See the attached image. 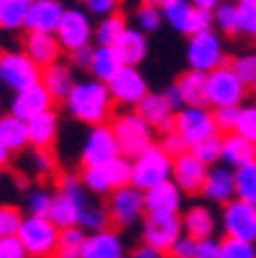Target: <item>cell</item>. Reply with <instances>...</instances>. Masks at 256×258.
Returning <instances> with one entry per match:
<instances>
[{"label":"cell","mask_w":256,"mask_h":258,"mask_svg":"<svg viewBox=\"0 0 256 258\" xmlns=\"http://www.w3.org/2000/svg\"><path fill=\"white\" fill-rule=\"evenodd\" d=\"M233 133H238V136H243L246 141L256 143V102H251V105L243 102V105L238 107Z\"/></svg>","instance_id":"cell-43"},{"label":"cell","mask_w":256,"mask_h":258,"mask_svg":"<svg viewBox=\"0 0 256 258\" xmlns=\"http://www.w3.org/2000/svg\"><path fill=\"white\" fill-rule=\"evenodd\" d=\"M0 54H3V51H0Z\"/></svg>","instance_id":"cell-64"},{"label":"cell","mask_w":256,"mask_h":258,"mask_svg":"<svg viewBox=\"0 0 256 258\" xmlns=\"http://www.w3.org/2000/svg\"><path fill=\"white\" fill-rule=\"evenodd\" d=\"M23 54L39 69H46V67L62 61L64 51H62L54 33H31V31H26L23 33Z\"/></svg>","instance_id":"cell-21"},{"label":"cell","mask_w":256,"mask_h":258,"mask_svg":"<svg viewBox=\"0 0 256 258\" xmlns=\"http://www.w3.org/2000/svg\"><path fill=\"white\" fill-rule=\"evenodd\" d=\"M105 207H108V215H111V228H116V230L133 228L146 215L143 212V192H138L131 184L113 189L108 195Z\"/></svg>","instance_id":"cell-10"},{"label":"cell","mask_w":256,"mask_h":258,"mask_svg":"<svg viewBox=\"0 0 256 258\" xmlns=\"http://www.w3.org/2000/svg\"><path fill=\"white\" fill-rule=\"evenodd\" d=\"M221 149H223V136L218 133V136H210V138L195 143L190 151H192L195 159H200L205 166H215V164H221Z\"/></svg>","instance_id":"cell-39"},{"label":"cell","mask_w":256,"mask_h":258,"mask_svg":"<svg viewBox=\"0 0 256 258\" xmlns=\"http://www.w3.org/2000/svg\"><path fill=\"white\" fill-rule=\"evenodd\" d=\"M200 195L210 205H221V207L228 205L231 200H236V171L228 169V166H223V164L210 166Z\"/></svg>","instance_id":"cell-19"},{"label":"cell","mask_w":256,"mask_h":258,"mask_svg":"<svg viewBox=\"0 0 256 258\" xmlns=\"http://www.w3.org/2000/svg\"><path fill=\"white\" fill-rule=\"evenodd\" d=\"M236 200L256 205V161L236 169Z\"/></svg>","instance_id":"cell-37"},{"label":"cell","mask_w":256,"mask_h":258,"mask_svg":"<svg viewBox=\"0 0 256 258\" xmlns=\"http://www.w3.org/2000/svg\"><path fill=\"white\" fill-rule=\"evenodd\" d=\"M182 210H185V195L179 192V187L172 179L143 192L146 215H182Z\"/></svg>","instance_id":"cell-17"},{"label":"cell","mask_w":256,"mask_h":258,"mask_svg":"<svg viewBox=\"0 0 256 258\" xmlns=\"http://www.w3.org/2000/svg\"><path fill=\"white\" fill-rule=\"evenodd\" d=\"M131 258H164V255H162L159 250H154L151 245H146V243H141L138 248H133Z\"/></svg>","instance_id":"cell-57"},{"label":"cell","mask_w":256,"mask_h":258,"mask_svg":"<svg viewBox=\"0 0 256 258\" xmlns=\"http://www.w3.org/2000/svg\"><path fill=\"white\" fill-rule=\"evenodd\" d=\"M0 85L11 92L28 90L33 85H41V69L23 54V49L3 51L0 54Z\"/></svg>","instance_id":"cell-9"},{"label":"cell","mask_w":256,"mask_h":258,"mask_svg":"<svg viewBox=\"0 0 256 258\" xmlns=\"http://www.w3.org/2000/svg\"><path fill=\"white\" fill-rule=\"evenodd\" d=\"M31 169L39 179H49L57 174V156L54 151H41V149H33L31 154Z\"/></svg>","instance_id":"cell-45"},{"label":"cell","mask_w":256,"mask_h":258,"mask_svg":"<svg viewBox=\"0 0 256 258\" xmlns=\"http://www.w3.org/2000/svg\"><path fill=\"white\" fill-rule=\"evenodd\" d=\"M141 3H143V6H154V8H164L169 0H141Z\"/></svg>","instance_id":"cell-60"},{"label":"cell","mask_w":256,"mask_h":258,"mask_svg":"<svg viewBox=\"0 0 256 258\" xmlns=\"http://www.w3.org/2000/svg\"><path fill=\"white\" fill-rule=\"evenodd\" d=\"M108 90H111V97L116 105H123L128 110H133L146 95H149V82L141 75L138 67H121L118 75L108 82Z\"/></svg>","instance_id":"cell-15"},{"label":"cell","mask_w":256,"mask_h":258,"mask_svg":"<svg viewBox=\"0 0 256 258\" xmlns=\"http://www.w3.org/2000/svg\"><path fill=\"white\" fill-rule=\"evenodd\" d=\"M172 131L187 143V149H192L195 143H200L210 136H218L210 107H182V110H177Z\"/></svg>","instance_id":"cell-12"},{"label":"cell","mask_w":256,"mask_h":258,"mask_svg":"<svg viewBox=\"0 0 256 258\" xmlns=\"http://www.w3.org/2000/svg\"><path fill=\"white\" fill-rule=\"evenodd\" d=\"M221 253V240L218 238H205V240H197L195 245V258H218Z\"/></svg>","instance_id":"cell-55"},{"label":"cell","mask_w":256,"mask_h":258,"mask_svg":"<svg viewBox=\"0 0 256 258\" xmlns=\"http://www.w3.org/2000/svg\"><path fill=\"white\" fill-rule=\"evenodd\" d=\"M236 115H238V107H218V110H213V120H215L218 133H221V136L233 133V128H236Z\"/></svg>","instance_id":"cell-49"},{"label":"cell","mask_w":256,"mask_h":258,"mask_svg":"<svg viewBox=\"0 0 256 258\" xmlns=\"http://www.w3.org/2000/svg\"><path fill=\"white\" fill-rule=\"evenodd\" d=\"M33 0H0V31L18 33L26 28V16Z\"/></svg>","instance_id":"cell-32"},{"label":"cell","mask_w":256,"mask_h":258,"mask_svg":"<svg viewBox=\"0 0 256 258\" xmlns=\"http://www.w3.org/2000/svg\"><path fill=\"white\" fill-rule=\"evenodd\" d=\"M210 28H213V13H210V11H200V8H195L192 21H190V36L202 33V31H210Z\"/></svg>","instance_id":"cell-54"},{"label":"cell","mask_w":256,"mask_h":258,"mask_svg":"<svg viewBox=\"0 0 256 258\" xmlns=\"http://www.w3.org/2000/svg\"><path fill=\"white\" fill-rule=\"evenodd\" d=\"M123 67L116 46H92V61H90V75L92 80L108 85L116 75H118V69Z\"/></svg>","instance_id":"cell-30"},{"label":"cell","mask_w":256,"mask_h":258,"mask_svg":"<svg viewBox=\"0 0 256 258\" xmlns=\"http://www.w3.org/2000/svg\"><path fill=\"white\" fill-rule=\"evenodd\" d=\"M118 156H121V151H118L111 123L95 125L87 131L82 149H80V166H103V164H111Z\"/></svg>","instance_id":"cell-13"},{"label":"cell","mask_w":256,"mask_h":258,"mask_svg":"<svg viewBox=\"0 0 256 258\" xmlns=\"http://www.w3.org/2000/svg\"><path fill=\"white\" fill-rule=\"evenodd\" d=\"M52 107H54L52 95H49L41 85H33V87H28V90L13 92L8 113L16 115V118H21L23 123H28V120L39 118L41 113H46V110H52Z\"/></svg>","instance_id":"cell-20"},{"label":"cell","mask_w":256,"mask_h":258,"mask_svg":"<svg viewBox=\"0 0 256 258\" xmlns=\"http://www.w3.org/2000/svg\"><path fill=\"white\" fill-rule=\"evenodd\" d=\"M192 13H195V8H192L190 0H169V3L162 8L164 23H167L174 33H182V36H190Z\"/></svg>","instance_id":"cell-33"},{"label":"cell","mask_w":256,"mask_h":258,"mask_svg":"<svg viewBox=\"0 0 256 258\" xmlns=\"http://www.w3.org/2000/svg\"><path fill=\"white\" fill-rule=\"evenodd\" d=\"M23 217H26V215L21 212V207L8 205V202L0 205V238H13V235H18Z\"/></svg>","instance_id":"cell-41"},{"label":"cell","mask_w":256,"mask_h":258,"mask_svg":"<svg viewBox=\"0 0 256 258\" xmlns=\"http://www.w3.org/2000/svg\"><path fill=\"white\" fill-rule=\"evenodd\" d=\"M0 174H3V166H0Z\"/></svg>","instance_id":"cell-63"},{"label":"cell","mask_w":256,"mask_h":258,"mask_svg":"<svg viewBox=\"0 0 256 258\" xmlns=\"http://www.w3.org/2000/svg\"><path fill=\"white\" fill-rule=\"evenodd\" d=\"M185 61H187V69L202 72V75H208V72L228 64L231 59H228V54H226L223 36L218 33L215 28L202 31V33H195V36H187Z\"/></svg>","instance_id":"cell-4"},{"label":"cell","mask_w":256,"mask_h":258,"mask_svg":"<svg viewBox=\"0 0 256 258\" xmlns=\"http://www.w3.org/2000/svg\"><path fill=\"white\" fill-rule=\"evenodd\" d=\"M18 240L28 258H54L59 250V228L49 217L26 215L18 230Z\"/></svg>","instance_id":"cell-5"},{"label":"cell","mask_w":256,"mask_h":258,"mask_svg":"<svg viewBox=\"0 0 256 258\" xmlns=\"http://www.w3.org/2000/svg\"><path fill=\"white\" fill-rule=\"evenodd\" d=\"M62 105L67 107V113L77 123L90 125V128L111 123L113 110H116V102L111 97L108 85H103L92 77L77 80L75 85H72V90H69V95Z\"/></svg>","instance_id":"cell-1"},{"label":"cell","mask_w":256,"mask_h":258,"mask_svg":"<svg viewBox=\"0 0 256 258\" xmlns=\"http://www.w3.org/2000/svg\"><path fill=\"white\" fill-rule=\"evenodd\" d=\"M67 6L62 0H33L28 16H26V28L31 33H57V26L64 16Z\"/></svg>","instance_id":"cell-22"},{"label":"cell","mask_w":256,"mask_h":258,"mask_svg":"<svg viewBox=\"0 0 256 258\" xmlns=\"http://www.w3.org/2000/svg\"><path fill=\"white\" fill-rule=\"evenodd\" d=\"M159 146H162V151L167 154V156H172V159H177L179 154H185V151H190L187 149V143L182 141L174 131H167V133H162L159 136V141H157Z\"/></svg>","instance_id":"cell-50"},{"label":"cell","mask_w":256,"mask_h":258,"mask_svg":"<svg viewBox=\"0 0 256 258\" xmlns=\"http://www.w3.org/2000/svg\"><path fill=\"white\" fill-rule=\"evenodd\" d=\"M85 238H87V233L82 228H64V230H59V250H75V253H80Z\"/></svg>","instance_id":"cell-48"},{"label":"cell","mask_w":256,"mask_h":258,"mask_svg":"<svg viewBox=\"0 0 256 258\" xmlns=\"http://www.w3.org/2000/svg\"><path fill=\"white\" fill-rule=\"evenodd\" d=\"M218 225L226 233V238L256 243V205L231 200L228 205H223Z\"/></svg>","instance_id":"cell-14"},{"label":"cell","mask_w":256,"mask_h":258,"mask_svg":"<svg viewBox=\"0 0 256 258\" xmlns=\"http://www.w3.org/2000/svg\"><path fill=\"white\" fill-rule=\"evenodd\" d=\"M251 161H256V143L246 141L238 133H226L223 136V149H221V164L236 171V169H241Z\"/></svg>","instance_id":"cell-28"},{"label":"cell","mask_w":256,"mask_h":258,"mask_svg":"<svg viewBox=\"0 0 256 258\" xmlns=\"http://www.w3.org/2000/svg\"><path fill=\"white\" fill-rule=\"evenodd\" d=\"M174 87L182 95L185 107H208V97H205V75L195 69H185L182 75H177Z\"/></svg>","instance_id":"cell-29"},{"label":"cell","mask_w":256,"mask_h":258,"mask_svg":"<svg viewBox=\"0 0 256 258\" xmlns=\"http://www.w3.org/2000/svg\"><path fill=\"white\" fill-rule=\"evenodd\" d=\"M133 110L141 115V120L149 125L154 133H159V136L172 131V125H174V113H177V110L169 105L164 92H149Z\"/></svg>","instance_id":"cell-18"},{"label":"cell","mask_w":256,"mask_h":258,"mask_svg":"<svg viewBox=\"0 0 256 258\" xmlns=\"http://www.w3.org/2000/svg\"><path fill=\"white\" fill-rule=\"evenodd\" d=\"M77 176L87 195L108 197L113 189L131 184V161L118 156L111 164H103V166H82Z\"/></svg>","instance_id":"cell-6"},{"label":"cell","mask_w":256,"mask_h":258,"mask_svg":"<svg viewBox=\"0 0 256 258\" xmlns=\"http://www.w3.org/2000/svg\"><path fill=\"white\" fill-rule=\"evenodd\" d=\"M231 67H233V72L238 75V80H241L248 90L256 85V51H243V54L233 56V59H231Z\"/></svg>","instance_id":"cell-42"},{"label":"cell","mask_w":256,"mask_h":258,"mask_svg":"<svg viewBox=\"0 0 256 258\" xmlns=\"http://www.w3.org/2000/svg\"><path fill=\"white\" fill-rule=\"evenodd\" d=\"M218 258H256V243L236 240V238H223Z\"/></svg>","instance_id":"cell-44"},{"label":"cell","mask_w":256,"mask_h":258,"mask_svg":"<svg viewBox=\"0 0 256 258\" xmlns=\"http://www.w3.org/2000/svg\"><path fill=\"white\" fill-rule=\"evenodd\" d=\"M57 41L62 46L64 54H72L77 49H85V46H92L95 41V23H92V16L85 13L82 8H67L59 26H57Z\"/></svg>","instance_id":"cell-8"},{"label":"cell","mask_w":256,"mask_h":258,"mask_svg":"<svg viewBox=\"0 0 256 258\" xmlns=\"http://www.w3.org/2000/svg\"><path fill=\"white\" fill-rule=\"evenodd\" d=\"M80 258H126V245L118 230L90 233L80 248Z\"/></svg>","instance_id":"cell-24"},{"label":"cell","mask_w":256,"mask_h":258,"mask_svg":"<svg viewBox=\"0 0 256 258\" xmlns=\"http://www.w3.org/2000/svg\"><path fill=\"white\" fill-rule=\"evenodd\" d=\"M111 128H113L121 156L128 159V161L157 143V133L141 120V115L136 113V110H123L121 115H113Z\"/></svg>","instance_id":"cell-2"},{"label":"cell","mask_w":256,"mask_h":258,"mask_svg":"<svg viewBox=\"0 0 256 258\" xmlns=\"http://www.w3.org/2000/svg\"><path fill=\"white\" fill-rule=\"evenodd\" d=\"M182 235H185V230H182L179 215H143L141 220V243L151 245L164 258Z\"/></svg>","instance_id":"cell-11"},{"label":"cell","mask_w":256,"mask_h":258,"mask_svg":"<svg viewBox=\"0 0 256 258\" xmlns=\"http://www.w3.org/2000/svg\"><path fill=\"white\" fill-rule=\"evenodd\" d=\"M59 136V113L52 107L46 113H41L39 118L28 120V146L31 149H41V151H52Z\"/></svg>","instance_id":"cell-25"},{"label":"cell","mask_w":256,"mask_h":258,"mask_svg":"<svg viewBox=\"0 0 256 258\" xmlns=\"http://www.w3.org/2000/svg\"><path fill=\"white\" fill-rule=\"evenodd\" d=\"M0 143L6 146L11 154L28 149V123L11 113H0Z\"/></svg>","instance_id":"cell-31"},{"label":"cell","mask_w":256,"mask_h":258,"mask_svg":"<svg viewBox=\"0 0 256 258\" xmlns=\"http://www.w3.org/2000/svg\"><path fill=\"white\" fill-rule=\"evenodd\" d=\"M52 192L49 189H33L28 197H26V210L28 215H36V217H46L49 215V207H52Z\"/></svg>","instance_id":"cell-47"},{"label":"cell","mask_w":256,"mask_h":258,"mask_svg":"<svg viewBox=\"0 0 256 258\" xmlns=\"http://www.w3.org/2000/svg\"><path fill=\"white\" fill-rule=\"evenodd\" d=\"M195 245L197 240H192L190 235H182L167 253V258H195Z\"/></svg>","instance_id":"cell-51"},{"label":"cell","mask_w":256,"mask_h":258,"mask_svg":"<svg viewBox=\"0 0 256 258\" xmlns=\"http://www.w3.org/2000/svg\"><path fill=\"white\" fill-rule=\"evenodd\" d=\"M205 97H208V107L218 110V107H241L248 97V87L238 80V75L233 72L231 61L218 67L205 75Z\"/></svg>","instance_id":"cell-3"},{"label":"cell","mask_w":256,"mask_h":258,"mask_svg":"<svg viewBox=\"0 0 256 258\" xmlns=\"http://www.w3.org/2000/svg\"><path fill=\"white\" fill-rule=\"evenodd\" d=\"M164 97L169 100V105H172L174 110H182V107H185V102H182V95H179V90L174 87V82L164 90Z\"/></svg>","instance_id":"cell-56"},{"label":"cell","mask_w":256,"mask_h":258,"mask_svg":"<svg viewBox=\"0 0 256 258\" xmlns=\"http://www.w3.org/2000/svg\"><path fill=\"white\" fill-rule=\"evenodd\" d=\"M121 3L123 0H80V8L95 18H105V16L121 13Z\"/></svg>","instance_id":"cell-46"},{"label":"cell","mask_w":256,"mask_h":258,"mask_svg":"<svg viewBox=\"0 0 256 258\" xmlns=\"http://www.w3.org/2000/svg\"><path fill=\"white\" fill-rule=\"evenodd\" d=\"M0 258H28L26 248L21 245L18 235L13 238H0Z\"/></svg>","instance_id":"cell-52"},{"label":"cell","mask_w":256,"mask_h":258,"mask_svg":"<svg viewBox=\"0 0 256 258\" xmlns=\"http://www.w3.org/2000/svg\"><path fill=\"white\" fill-rule=\"evenodd\" d=\"M213 28L221 33V36H238V8H236V0H223L218 3L213 11Z\"/></svg>","instance_id":"cell-35"},{"label":"cell","mask_w":256,"mask_h":258,"mask_svg":"<svg viewBox=\"0 0 256 258\" xmlns=\"http://www.w3.org/2000/svg\"><path fill=\"white\" fill-rule=\"evenodd\" d=\"M248 92H251V95H253V102H256V85H253V87H251V90H248Z\"/></svg>","instance_id":"cell-61"},{"label":"cell","mask_w":256,"mask_h":258,"mask_svg":"<svg viewBox=\"0 0 256 258\" xmlns=\"http://www.w3.org/2000/svg\"><path fill=\"white\" fill-rule=\"evenodd\" d=\"M75 82H77L75 69L69 67V61H57V64L41 69V87L52 95L54 102H64Z\"/></svg>","instance_id":"cell-26"},{"label":"cell","mask_w":256,"mask_h":258,"mask_svg":"<svg viewBox=\"0 0 256 258\" xmlns=\"http://www.w3.org/2000/svg\"><path fill=\"white\" fill-rule=\"evenodd\" d=\"M190 3H192V8H200V11H215V6L218 3H223V0H190Z\"/></svg>","instance_id":"cell-58"},{"label":"cell","mask_w":256,"mask_h":258,"mask_svg":"<svg viewBox=\"0 0 256 258\" xmlns=\"http://www.w3.org/2000/svg\"><path fill=\"white\" fill-rule=\"evenodd\" d=\"M8 159H11V151L6 149L3 143H0V166H6V164H8Z\"/></svg>","instance_id":"cell-59"},{"label":"cell","mask_w":256,"mask_h":258,"mask_svg":"<svg viewBox=\"0 0 256 258\" xmlns=\"http://www.w3.org/2000/svg\"><path fill=\"white\" fill-rule=\"evenodd\" d=\"M77 228H82L87 235L90 233H100V230H111V215H108V207L105 205L87 202L82 207V212H80Z\"/></svg>","instance_id":"cell-36"},{"label":"cell","mask_w":256,"mask_h":258,"mask_svg":"<svg viewBox=\"0 0 256 258\" xmlns=\"http://www.w3.org/2000/svg\"><path fill=\"white\" fill-rule=\"evenodd\" d=\"M69 56V67L75 72H90V61H92V46H85V49H77L67 54Z\"/></svg>","instance_id":"cell-53"},{"label":"cell","mask_w":256,"mask_h":258,"mask_svg":"<svg viewBox=\"0 0 256 258\" xmlns=\"http://www.w3.org/2000/svg\"><path fill=\"white\" fill-rule=\"evenodd\" d=\"M116 51H118L123 67H138V64L146 61V56H149V36L141 33L133 26H128L126 33L116 41Z\"/></svg>","instance_id":"cell-27"},{"label":"cell","mask_w":256,"mask_h":258,"mask_svg":"<svg viewBox=\"0 0 256 258\" xmlns=\"http://www.w3.org/2000/svg\"><path fill=\"white\" fill-rule=\"evenodd\" d=\"M164 26V18H162V8H154V6H138L133 11V28H138L141 33H159Z\"/></svg>","instance_id":"cell-38"},{"label":"cell","mask_w":256,"mask_h":258,"mask_svg":"<svg viewBox=\"0 0 256 258\" xmlns=\"http://www.w3.org/2000/svg\"><path fill=\"white\" fill-rule=\"evenodd\" d=\"M126 28H128V18L123 13L100 18L95 23V46H116V41L126 33Z\"/></svg>","instance_id":"cell-34"},{"label":"cell","mask_w":256,"mask_h":258,"mask_svg":"<svg viewBox=\"0 0 256 258\" xmlns=\"http://www.w3.org/2000/svg\"><path fill=\"white\" fill-rule=\"evenodd\" d=\"M0 97H3V85H0Z\"/></svg>","instance_id":"cell-62"},{"label":"cell","mask_w":256,"mask_h":258,"mask_svg":"<svg viewBox=\"0 0 256 258\" xmlns=\"http://www.w3.org/2000/svg\"><path fill=\"white\" fill-rule=\"evenodd\" d=\"M182 230L185 235H190L192 240H205V238H215L218 230V217L210 210V205L205 202H195L187 210H182Z\"/></svg>","instance_id":"cell-23"},{"label":"cell","mask_w":256,"mask_h":258,"mask_svg":"<svg viewBox=\"0 0 256 258\" xmlns=\"http://www.w3.org/2000/svg\"><path fill=\"white\" fill-rule=\"evenodd\" d=\"M208 169L200 159H195L192 151H185L179 154L177 159H172V181L179 187L182 195H200L202 184H205V176H208Z\"/></svg>","instance_id":"cell-16"},{"label":"cell","mask_w":256,"mask_h":258,"mask_svg":"<svg viewBox=\"0 0 256 258\" xmlns=\"http://www.w3.org/2000/svg\"><path fill=\"white\" fill-rule=\"evenodd\" d=\"M238 8V36L256 41V0H236Z\"/></svg>","instance_id":"cell-40"},{"label":"cell","mask_w":256,"mask_h":258,"mask_svg":"<svg viewBox=\"0 0 256 258\" xmlns=\"http://www.w3.org/2000/svg\"><path fill=\"white\" fill-rule=\"evenodd\" d=\"M167 179H172V156L162 151L159 143L131 159V187H136L138 192L151 189Z\"/></svg>","instance_id":"cell-7"}]
</instances>
